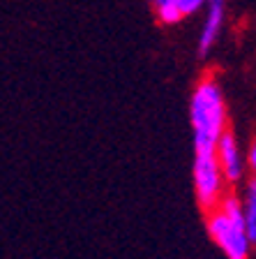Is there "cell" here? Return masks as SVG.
<instances>
[{
  "instance_id": "obj_1",
  "label": "cell",
  "mask_w": 256,
  "mask_h": 259,
  "mask_svg": "<svg viewBox=\"0 0 256 259\" xmlns=\"http://www.w3.org/2000/svg\"><path fill=\"white\" fill-rule=\"evenodd\" d=\"M196 148H215L217 139L226 127V104L217 81L203 79L196 86L189 104Z\"/></svg>"
},
{
  "instance_id": "obj_2",
  "label": "cell",
  "mask_w": 256,
  "mask_h": 259,
  "mask_svg": "<svg viewBox=\"0 0 256 259\" xmlns=\"http://www.w3.org/2000/svg\"><path fill=\"white\" fill-rule=\"evenodd\" d=\"M208 232L222 252L229 259L249 257L251 241L247 236L245 220H242L240 199L233 194H224L215 208L208 210Z\"/></svg>"
},
{
  "instance_id": "obj_3",
  "label": "cell",
  "mask_w": 256,
  "mask_h": 259,
  "mask_svg": "<svg viewBox=\"0 0 256 259\" xmlns=\"http://www.w3.org/2000/svg\"><path fill=\"white\" fill-rule=\"evenodd\" d=\"M224 174L219 169L215 148H196L194 155V190L206 210L215 208L224 197Z\"/></svg>"
},
{
  "instance_id": "obj_4",
  "label": "cell",
  "mask_w": 256,
  "mask_h": 259,
  "mask_svg": "<svg viewBox=\"0 0 256 259\" xmlns=\"http://www.w3.org/2000/svg\"><path fill=\"white\" fill-rule=\"evenodd\" d=\"M215 155H217L219 169H222L226 181H231V183L240 181L245 174V157H242L240 146L231 132H226V130L222 132V137L215 144Z\"/></svg>"
},
{
  "instance_id": "obj_5",
  "label": "cell",
  "mask_w": 256,
  "mask_h": 259,
  "mask_svg": "<svg viewBox=\"0 0 256 259\" xmlns=\"http://www.w3.org/2000/svg\"><path fill=\"white\" fill-rule=\"evenodd\" d=\"M206 3H208V10H206L203 28H201V35H198V51L201 54H208L213 49V44L217 42L222 26H224V16H226L224 0H206Z\"/></svg>"
},
{
  "instance_id": "obj_6",
  "label": "cell",
  "mask_w": 256,
  "mask_h": 259,
  "mask_svg": "<svg viewBox=\"0 0 256 259\" xmlns=\"http://www.w3.org/2000/svg\"><path fill=\"white\" fill-rule=\"evenodd\" d=\"M242 220H245L247 236L251 243H256V176L245 185V197L240 201Z\"/></svg>"
},
{
  "instance_id": "obj_7",
  "label": "cell",
  "mask_w": 256,
  "mask_h": 259,
  "mask_svg": "<svg viewBox=\"0 0 256 259\" xmlns=\"http://www.w3.org/2000/svg\"><path fill=\"white\" fill-rule=\"evenodd\" d=\"M173 3H176V7L180 10V14L187 16V14H194L206 0H173Z\"/></svg>"
},
{
  "instance_id": "obj_8",
  "label": "cell",
  "mask_w": 256,
  "mask_h": 259,
  "mask_svg": "<svg viewBox=\"0 0 256 259\" xmlns=\"http://www.w3.org/2000/svg\"><path fill=\"white\" fill-rule=\"evenodd\" d=\"M247 164H249L251 174L256 176V139L251 141V148H249V153H247Z\"/></svg>"
}]
</instances>
